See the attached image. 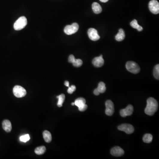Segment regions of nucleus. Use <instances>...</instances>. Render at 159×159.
<instances>
[{
  "mask_svg": "<svg viewBox=\"0 0 159 159\" xmlns=\"http://www.w3.org/2000/svg\"><path fill=\"white\" fill-rule=\"evenodd\" d=\"M78 24L76 23H73L70 25H67L64 28V32L66 35H71L76 33L78 30Z\"/></svg>",
  "mask_w": 159,
  "mask_h": 159,
  "instance_id": "4",
  "label": "nucleus"
},
{
  "mask_svg": "<svg viewBox=\"0 0 159 159\" xmlns=\"http://www.w3.org/2000/svg\"><path fill=\"white\" fill-rule=\"evenodd\" d=\"M110 153L112 156L115 157H121L124 154V151L120 147L116 146L111 149Z\"/></svg>",
  "mask_w": 159,
  "mask_h": 159,
  "instance_id": "12",
  "label": "nucleus"
},
{
  "mask_svg": "<svg viewBox=\"0 0 159 159\" xmlns=\"http://www.w3.org/2000/svg\"><path fill=\"white\" fill-rule=\"evenodd\" d=\"M72 65L76 67H80L82 65L83 61L80 59H75L72 62Z\"/></svg>",
  "mask_w": 159,
  "mask_h": 159,
  "instance_id": "24",
  "label": "nucleus"
},
{
  "mask_svg": "<svg viewBox=\"0 0 159 159\" xmlns=\"http://www.w3.org/2000/svg\"><path fill=\"white\" fill-rule=\"evenodd\" d=\"M57 98L58 99V102H57V105L58 107H61L62 106L64 100L65 99V96L64 94H62L60 95L57 96Z\"/></svg>",
  "mask_w": 159,
  "mask_h": 159,
  "instance_id": "22",
  "label": "nucleus"
},
{
  "mask_svg": "<svg viewBox=\"0 0 159 159\" xmlns=\"http://www.w3.org/2000/svg\"><path fill=\"white\" fill-rule=\"evenodd\" d=\"M93 93L96 96H99V94H100V93H99V92L98 90H97V88H96V89H95L94 90Z\"/></svg>",
  "mask_w": 159,
  "mask_h": 159,
  "instance_id": "28",
  "label": "nucleus"
},
{
  "mask_svg": "<svg viewBox=\"0 0 159 159\" xmlns=\"http://www.w3.org/2000/svg\"><path fill=\"white\" fill-rule=\"evenodd\" d=\"M131 26L134 28L137 29L139 31H141L143 30V28L139 25L137 23V21L136 19H134L133 21L130 23Z\"/></svg>",
  "mask_w": 159,
  "mask_h": 159,
  "instance_id": "18",
  "label": "nucleus"
},
{
  "mask_svg": "<svg viewBox=\"0 0 159 159\" xmlns=\"http://www.w3.org/2000/svg\"><path fill=\"white\" fill-rule=\"evenodd\" d=\"M105 61L103 58V55H101L100 56L96 57L93 59V64L96 67H101L104 65Z\"/></svg>",
  "mask_w": 159,
  "mask_h": 159,
  "instance_id": "13",
  "label": "nucleus"
},
{
  "mask_svg": "<svg viewBox=\"0 0 159 159\" xmlns=\"http://www.w3.org/2000/svg\"><path fill=\"white\" fill-rule=\"evenodd\" d=\"M64 84H65V85H66V87H69V82L68 81H66L65 82V83H64Z\"/></svg>",
  "mask_w": 159,
  "mask_h": 159,
  "instance_id": "29",
  "label": "nucleus"
},
{
  "mask_svg": "<svg viewBox=\"0 0 159 159\" xmlns=\"http://www.w3.org/2000/svg\"><path fill=\"white\" fill-rule=\"evenodd\" d=\"M46 150V149L45 147L44 146H41L36 148L35 149V152L37 155H40L44 154Z\"/></svg>",
  "mask_w": 159,
  "mask_h": 159,
  "instance_id": "20",
  "label": "nucleus"
},
{
  "mask_svg": "<svg viewBox=\"0 0 159 159\" xmlns=\"http://www.w3.org/2000/svg\"><path fill=\"white\" fill-rule=\"evenodd\" d=\"M125 38V33L124 31L122 29H120L119 32L115 36V39L118 41H122Z\"/></svg>",
  "mask_w": 159,
  "mask_h": 159,
  "instance_id": "15",
  "label": "nucleus"
},
{
  "mask_svg": "<svg viewBox=\"0 0 159 159\" xmlns=\"http://www.w3.org/2000/svg\"><path fill=\"white\" fill-rule=\"evenodd\" d=\"M72 106H73V105H75V104H74V103H72Z\"/></svg>",
  "mask_w": 159,
  "mask_h": 159,
  "instance_id": "31",
  "label": "nucleus"
},
{
  "mask_svg": "<svg viewBox=\"0 0 159 159\" xmlns=\"http://www.w3.org/2000/svg\"><path fill=\"white\" fill-rule=\"evenodd\" d=\"M92 9L94 13L96 14H99L102 12V9L99 4L97 2L93 3L92 4Z\"/></svg>",
  "mask_w": 159,
  "mask_h": 159,
  "instance_id": "16",
  "label": "nucleus"
},
{
  "mask_svg": "<svg viewBox=\"0 0 159 159\" xmlns=\"http://www.w3.org/2000/svg\"><path fill=\"white\" fill-rule=\"evenodd\" d=\"M97 90L100 93H104L105 92L106 88L105 84L103 82H100L98 84V86L97 88Z\"/></svg>",
  "mask_w": 159,
  "mask_h": 159,
  "instance_id": "19",
  "label": "nucleus"
},
{
  "mask_svg": "<svg viewBox=\"0 0 159 159\" xmlns=\"http://www.w3.org/2000/svg\"><path fill=\"white\" fill-rule=\"evenodd\" d=\"M43 137L45 141L47 143H50L52 141V134H51V133L48 131H45L43 132Z\"/></svg>",
  "mask_w": 159,
  "mask_h": 159,
  "instance_id": "17",
  "label": "nucleus"
},
{
  "mask_svg": "<svg viewBox=\"0 0 159 159\" xmlns=\"http://www.w3.org/2000/svg\"><path fill=\"white\" fill-rule=\"evenodd\" d=\"M105 113L108 116H112L115 111L114 105L113 102L110 100H107L105 103Z\"/></svg>",
  "mask_w": 159,
  "mask_h": 159,
  "instance_id": "9",
  "label": "nucleus"
},
{
  "mask_svg": "<svg viewBox=\"0 0 159 159\" xmlns=\"http://www.w3.org/2000/svg\"><path fill=\"white\" fill-rule=\"evenodd\" d=\"M100 1L102 2L105 3L107 2L108 0H99Z\"/></svg>",
  "mask_w": 159,
  "mask_h": 159,
  "instance_id": "30",
  "label": "nucleus"
},
{
  "mask_svg": "<svg viewBox=\"0 0 159 159\" xmlns=\"http://www.w3.org/2000/svg\"><path fill=\"white\" fill-rule=\"evenodd\" d=\"M118 128L119 131L125 132L129 134H132L134 131V126L129 124H123L121 125L118 126Z\"/></svg>",
  "mask_w": 159,
  "mask_h": 159,
  "instance_id": "8",
  "label": "nucleus"
},
{
  "mask_svg": "<svg viewBox=\"0 0 159 159\" xmlns=\"http://www.w3.org/2000/svg\"><path fill=\"white\" fill-rule=\"evenodd\" d=\"M88 34L89 39L92 40L96 41L100 39V36L98 34L97 31L95 28H89L88 30Z\"/></svg>",
  "mask_w": 159,
  "mask_h": 159,
  "instance_id": "10",
  "label": "nucleus"
},
{
  "mask_svg": "<svg viewBox=\"0 0 159 159\" xmlns=\"http://www.w3.org/2000/svg\"><path fill=\"white\" fill-rule=\"evenodd\" d=\"M75 57H74V56L73 55H70L69 56V63H72V62H73V60L75 59Z\"/></svg>",
  "mask_w": 159,
  "mask_h": 159,
  "instance_id": "27",
  "label": "nucleus"
},
{
  "mask_svg": "<svg viewBox=\"0 0 159 159\" xmlns=\"http://www.w3.org/2000/svg\"><path fill=\"white\" fill-rule=\"evenodd\" d=\"M134 111V107L131 105H129L125 108L121 110L120 111V114L122 117L131 116L132 115Z\"/></svg>",
  "mask_w": 159,
  "mask_h": 159,
  "instance_id": "11",
  "label": "nucleus"
},
{
  "mask_svg": "<svg viewBox=\"0 0 159 159\" xmlns=\"http://www.w3.org/2000/svg\"><path fill=\"white\" fill-rule=\"evenodd\" d=\"M76 87L75 85H72L71 87H69L68 89L67 90V92L68 93L72 94L74 91L76 90Z\"/></svg>",
  "mask_w": 159,
  "mask_h": 159,
  "instance_id": "26",
  "label": "nucleus"
},
{
  "mask_svg": "<svg viewBox=\"0 0 159 159\" xmlns=\"http://www.w3.org/2000/svg\"><path fill=\"white\" fill-rule=\"evenodd\" d=\"M152 140V135L149 134H146L144 135L143 137V141L145 143H149Z\"/></svg>",
  "mask_w": 159,
  "mask_h": 159,
  "instance_id": "21",
  "label": "nucleus"
},
{
  "mask_svg": "<svg viewBox=\"0 0 159 159\" xmlns=\"http://www.w3.org/2000/svg\"><path fill=\"white\" fill-rule=\"evenodd\" d=\"M27 25L26 18L25 16H21L19 17L14 24V28L15 30H21L25 28Z\"/></svg>",
  "mask_w": 159,
  "mask_h": 159,
  "instance_id": "3",
  "label": "nucleus"
},
{
  "mask_svg": "<svg viewBox=\"0 0 159 159\" xmlns=\"http://www.w3.org/2000/svg\"><path fill=\"white\" fill-rule=\"evenodd\" d=\"M2 127L4 130L6 132H10L12 130V124H11V122L8 120H4L2 122Z\"/></svg>",
  "mask_w": 159,
  "mask_h": 159,
  "instance_id": "14",
  "label": "nucleus"
},
{
  "mask_svg": "<svg viewBox=\"0 0 159 159\" xmlns=\"http://www.w3.org/2000/svg\"><path fill=\"white\" fill-rule=\"evenodd\" d=\"M149 8L150 12L154 14L159 13V3L156 0H152L149 4Z\"/></svg>",
  "mask_w": 159,
  "mask_h": 159,
  "instance_id": "7",
  "label": "nucleus"
},
{
  "mask_svg": "<svg viewBox=\"0 0 159 159\" xmlns=\"http://www.w3.org/2000/svg\"><path fill=\"white\" fill-rule=\"evenodd\" d=\"M158 101L152 97L148 99L147 100V105L145 110V113L146 115L152 116L158 110Z\"/></svg>",
  "mask_w": 159,
  "mask_h": 159,
  "instance_id": "1",
  "label": "nucleus"
},
{
  "mask_svg": "<svg viewBox=\"0 0 159 159\" xmlns=\"http://www.w3.org/2000/svg\"><path fill=\"white\" fill-rule=\"evenodd\" d=\"M86 100L83 98H79L75 100L74 104L78 107L79 110L81 111H84L87 110L88 106L85 104Z\"/></svg>",
  "mask_w": 159,
  "mask_h": 159,
  "instance_id": "6",
  "label": "nucleus"
},
{
  "mask_svg": "<svg viewBox=\"0 0 159 159\" xmlns=\"http://www.w3.org/2000/svg\"><path fill=\"white\" fill-rule=\"evenodd\" d=\"M14 95L17 98H22L25 96L27 94L26 90L23 87L19 85H16L13 89Z\"/></svg>",
  "mask_w": 159,
  "mask_h": 159,
  "instance_id": "5",
  "label": "nucleus"
},
{
  "mask_svg": "<svg viewBox=\"0 0 159 159\" xmlns=\"http://www.w3.org/2000/svg\"><path fill=\"white\" fill-rule=\"evenodd\" d=\"M153 75L156 79H159V64L155 66L153 69Z\"/></svg>",
  "mask_w": 159,
  "mask_h": 159,
  "instance_id": "23",
  "label": "nucleus"
},
{
  "mask_svg": "<svg viewBox=\"0 0 159 159\" xmlns=\"http://www.w3.org/2000/svg\"><path fill=\"white\" fill-rule=\"evenodd\" d=\"M125 66L128 71L134 74H137L140 71V68L138 64L133 61L127 62Z\"/></svg>",
  "mask_w": 159,
  "mask_h": 159,
  "instance_id": "2",
  "label": "nucleus"
},
{
  "mask_svg": "<svg viewBox=\"0 0 159 159\" xmlns=\"http://www.w3.org/2000/svg\"><path fill=\"white\" fill-rule=\"evenodd\" d=\"M20 141L22 142H26L28 141L30 139V137L29 135L27 134L25 135L21 136L19 138Z\"/></svg>",
  "mask_w": 159,
  "mask_h": 159,
  "instance_id": "25",
  "label": "nucleus"
}]
</instances>
